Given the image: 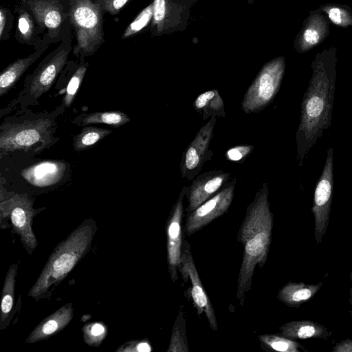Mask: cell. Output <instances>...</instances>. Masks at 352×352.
I'll list each match as a JSON object with an SVG mask.
<instances>
[{"label":"cell","instance_id":"cell-7","mask_svg":"<svg viewBox=\"0 0 352 352\" xmlns=\"http://www.w3.org/2000/svg\"><path fill=\"white\" fill-rule=\"evenodd\" d=\"M25 3L38 25L45 30L41 45L60 42L72 32L68 0H28Z\"/></svg>","mask_w":352,"mask_h":352},{"label":"cell","instance_id":"cell-16","mask_svg":"<svg viewBox=\"0 0 352 352\" xmlns=\"http://www.w3.org/2000/svg\"><path fill=\"white\" fill-rule=\"evenodd\" d=\"M230 174L222 170H210L197 175L187 186L188 205L185 210L188 213L214 196L230 182Z\"/></svg>","mask_w":352,"mask_h":352},{"label":"cell","instance_id":"cell-40","mask_svg":"<svg viewBox=\"0 0 352 352\" xmlns=\"http://www.w3.org/2000/svg\"><path fill=\"white\" fill-rule=\"evenodd\" d=\"M28 1V0H20V2L23 3V2H25V1Z\"/></svg>","mask_w":352,"mask_h":352},{"label":"cell","instance_id":"cell-38","mask_svg":"<svg viewBox=\"0 0 352 352\" xmlns=\"http://www.w3.org/2000/svg\"><path fill=\"white\" fill-rule=\"evenodd\" d=\"M333 352H352V339H344L336 343L333 347Z\"/></svg>","mask_w":352,"mask_h":352},{"label":"cell","instance_id":"cell-30","mask_svg":"<svg viewBox=\"0 0 352 352\" xmlns=\"http://www.w3.org/2000/svg\"><path fill=\"white\" fill-rule=\"evenodd\" d=\"M130 121L129 117L119 111L94 112L83 117L81 124H105L113 126H120Z\"/></svg>","mask_w":352,"mask_h":352},{"label":"cell","instance_id":"cell-37","mask_svg":"<svg viewBox=\"0 0 352 352\" xmlns=\"http://www.w3.org/2000/svg\"><path fill=\"white\" fill-rule=\"evenodd\" d=\"M103 13L116 15L130 0H94Z\"/></svg>","mask_w":352,"mask_h":352},{"label":"cell","instance_id":"cell-29","mask_svg":"<svg viewBox=\"0 0 352 352\" xmlns=\"http://www.w3.org/2000/svg\"><path fill=\"white\" fill-rule=\"evenodd\" d=\"M112 133L107 129L86 126L74 138V148L76 151L85 150Z\"/></svg>","mask_w":352,"mask_h":352},{"label":"cell","instance_id":"cell-32","mask_svg":"<svg viewBox=\"0 0 352 352\" xmlns=\"http://www.w3.org/2000/svg\"><path fill=\"white\" fill-rule=\"evenodd\" d=\"M153 16V3L144 8L124 30L122 39H126L139 34L151 23Z\"/></svg>","mask_w":352,"mask_h":352},{"label":"cell","instance_id":"cell-14","mask_svg":"<svg viewBox=\"0 0 352 352\" xmlns=\"http://www.w3.org/2000/svg\"><path fill=\"white\" fill-rule=\"evenodd\" d=\"M217 117L212 116L197 133L182 153L180 173L183 179L192 180L202 169L204 164L212 159L209 146L213 137Z\"/></svg>","mask_w":352,"mask_h":352},{"label":"cell","instance_id":"cell-6","mask_svg":"<svg viewBox=\"0 0 352 352\" xmlns=\"http://www.w3.org/2000/svg\"><path fill=\"white\" fill-rule=\"evenodd\" d=\"M38 211L33 208V202L25 194H16L8 199L1 201V228L10 227L19 235L21 243L28 254L31 255L38 245L37 239L32 230V221Z\"/></svg>","mask_w":352,"mask_h":352},{"label":"cell","instance_id":"cell-10","mask_svg":"<svg viewBox=\"0 0 352 352\" xmlns=\"http://www.w3.org/2000/svg\"><path fill=\"white\" fill-rule=\"evenodd\" d=\"M333 148L329 147L322 173L316 185L311 208L314 219V238L317 244L321 243L329 222L333 190Z\"/></svg>","mask_w":352,"mask_h":352},{"label":"cell","instance_id":"cell-26","mask_svg":"<svg viewBox=\"0 0 352 352\" xmlns=\"http://www.w3.org/2000/svg\"><path fill=\"white\" fill-rule=\"evenodd\" d=\"M261 346L267 351L279 352H300L303 348L299 342L281 334H263L258 336Z\"/></svg>","mask_w":352,"mask_h":352},{"label":"cell","instance_id":"cell-35","mask_svg":"<svg viewBox=\"0 0 352 352\" xmlns=\"http://www.w3.org/2000/svg\"><path fill=\"white\" fill-rule=\"evenodd\" d=\"M254 148V146L250 144L236 145L226 151V157L229 161L242 163Z\"/></svg>","mask_w":352,"mask_h":352},{"label":"cell","instance_id":"cell-34","mask_svg":"<svg viewBox=\"0 0 352 352\" xmlns=\"http://www.w3.org/2000/svg\"><path fill=\"white\" fill-rule=\"evenodd\" d=\"M14 23V15L10 9L1 6L0 9V41L9 38Z\"/></svg>","mask_w":352,"mask_h":352},{"label":"cell","instance_id":"cell-39","mask_svg":"<svg viewBox=\"0 0 352 352\" xmlns=\"http://www.w3.org/2000/svg\"><path fill=\"white\" fill-rule=\"evenodd\" d=\"M349 278H350V280L351 283V287L349 289V294H350L349 303L352 307V272H351L349 274Z\"/></svg>","mask_w":352,"mask_h":352},{"label":"cell","instance_id":"cell-41","mask_svg":"<svg viewBox=\"0 0 352 352\" xmlns=\"http://www.w3.org/2000/svg\"><path fill=\"white\" fill-rule=\"evenodd\" d=\"M253 1H254V0H248V2H249L250 3H252Z\"/></svg>","mask_w":352,"mask_h":352},{"label":"cell","instance_id":"cell-9","mask_svg":"<svg viewBox=\"0 0 352 352\" xmlns=\"http://www.w3.org/2000/svg\"><path fill=\"white\" fill-rule=\"evenodd\" d=\"M179 272L184 282L190 281V285L185 293H188L186 296L190 297L197 315L201 316L204 314L212 330L217 331L218 322L213 306L199 276L190 245L186 239L182 243Z\"/></svg>","mask_w":352,"mask_h":352},{"label":"cell","instance_id":"cell-31","mask_svg":"<svg viewBox=\"0 0 352 352\" xmlns=\"http://www.w3.org/2000/svg\"><path fill=\"white\" fill-rule=\"evenodd\" d=\"M85 56L78 58L79 63L76 65L74 72L66 87L65 95L63 98V104L65 107H68L72 104L82 82L89 65V63L85 61Z\"/></svg>","mask_w":352,"mask_h":352},{"label":"cell","instance_id":"cell-27","mask_svg":"<svg viewBox=\"0 0 352 352\" xmlns=\"http://www.w3.org/2000/svg\"><path fill=\"white\" fill-rule=\"evenodd\" d=\"M189 351L185 313L181 308L173 326L167 352H189Z\"/></svg>","mask_w":352,"mask_h":352},{"label":"cell","instance_id":"cell-20","mask_svg":"<svg viewBox=\"0 0 352 352\" xmlns=\"http://www.w3.org/2000/svg\"><path fill=\"white\" fill-rule=\"evenodd\" d=\"M66 164L58 160L43 161L21 172L23 177L36 187H47L58 183L63 177Z\"/></svg>","mask_w":352,"mask_h":352},{"label":"cell","instance_id":"cell-24","mask_svg":"<svg viewBox=\"0 0 352 352\" xmlns=\"http://www.w3.org/2000/svg\"><path fill=\"white\" fill-rule=\"evenodd\" d=\"M18 264L11 265L6 274L1 301L0 329H5L10 322L14 302V291Z\"/></svg>","mask_w":352,"mask_h":352},{"label":"cell","instance_id":"cell-18","mask_svg":"<svg viewBox=\"0 0 352 352\" xmlns=\"http://www.w3.org/2000/svg\"><path fill=\"white\" fill-rule=\"evenodd\" d=\"M73 316L72 303L65 304L38 323L25 342L35 343L49 338L63 330L72 321Z\"/></svg>","mask_w":352,"mask_h":352},{"label":"cell","instance_id":"cell-4","mask_svg":"<svg viewBox=\"0 0 352 352\" xmlns=\"http://www.w3.org/2000/svg\"><path fill=\"white\" fill-rule=\"evenodd\" d=\"M69 21L76 38L72 53L78 58L95 54L105 42L103 12L94 0H68Z\"/></svg>","mask_w":352,"mask_h":352},{"label":"cell","instance_id":"cell-21","mask_svg":"<svg viewBox=\"0 0 352 352\" xmlns=\"http://www.w3.org/2000/svg\"><path fill=\"white\" fill-rule=\"evenodd\" d=\"M279 329L280 334L292 340L327 339L332 334L323 324L310 320L287 322Z\"/></svg>","mask_w":352,"mask_h":352},{"label":"cell","instance_id":"cell-17","mask_svg":"<svg viewBox=\"0 0 352 352\" xmlns=\"http://www.w3.org/2000/svg\"><path fill=\"white\" fill-rule=\"evenodd\" d=\"M329 34V20L318 10L309 12L294 40V48L305 53L323 42Z\"/></svg>","mask_w":352,"mask_h":352},{"label":"cell","instance_id":"cell-3","mask_svg":"<svg viewBox=\"0 0 352 352\" xmlns=\"http://www.w3.org/2000/svg\"><path fill=\"white\" fill-rule=\"evenodd\" d=\"M97 226L86 219L55 247L28 296L38 300L50 298L58 286L89 252Z\"/></svg>","mask_w":352,"mask_h":352},{"label":"cell","instance_id":"cell-36","mask_svg":"<svg viewBox=\"0 0 352 352\" xmlns=\"http://www.w3.org/2000/svg\"><path fill=\"white\" fill-rule=\"evenodd\" d=\"M153 350L152 346L149 340L146 339L142 340H131L125 342L120 346L116 352H150Z\"/></svg>","mask_w":352,"mask_h":352},{"label":"cell","instance_id":"cell-15","mask_svg":"<svg viewBox=\"0 0 352 352\" xmlns=\"http://www.w3.org/2000/svg\"><path fill=\"white\" fill-rule=\"evenodd\" d=\"M187 192L184 186L172 207L166 225L167 263L170 279L175 283L179 278V265L181 261L182 239V219L184 217V198Z\"/></svg>","mask_w":352,"mask_h":352},{"label":"cell","instance_id":"cell-11","mask_svg":"<svg viewBox=\"0 0 352 352\" xmlns=\"http://www.w3.org/2000/svg\"><path fill=\"white\" fill-rule=\"evenodd\" d=\"M73 47L71 32L41 62L30 83V93L32 97L39 98L52 87L58 76L65 67Z\"/></svg>","mask_w":352,"mask_h":352},{"label":"cell","instance_id":"cell-25","mask_svg":"<svg viewBox=\"0 0 352 352\" xmlns=\"http://www.w3.org/2000/svg\"><path fill=\"white\" fill-rule=\"evenodd\" d=\"M193 107L197 113H201L204 120L212 116H226L224 102L217 89L200 94L194 100Z\"/></svg>","mask_w":352,"mask_h":352},{"label":"cell","instance_id":"cell-28","mask_svg":"<svg viewBox=\"0 0 352 352\" xmlns=\"http://www.w3.org/2000/svg\"><path fill=\"white\" fill-rule=\"evenodd\" d=\"M318 10L338 27L347 28L352 26V10L347 5L329 3L322 5Z\"/></svg>","mask_w":352,"mask_h":352},{"label":"cell","instance_id":"cell-12","mask_svg":"<svg viewBox=\"0 0 352 352\" xmlns=\"http://www.w3.org/2000/svg\"><path fill=\"white\" fill-rule=\"evenodd\" d=\"M236 182L234 177L214 196L186 214L184 231L187 236L198 232L228 210L234 198Z\"/></svg>","mask_w":352,"mask_h":352},{"label":"cell","instance_id":"cell-5","mask_svg":"<svg viewBox=\"0 0 352 352\" xmlns=\"http://www.w3.org/2000/svg\"><path fill=\"white\" fill-rule=\"evenodd\" d=\"M285 70L284 56L266 63L244 94L241 108L245 113H257L272 103L280 89Z\"/></svg>","mask_w":352,"mask_h":352},{"label":"cell","instance_id":"cell-23","mask_svg":"<svg viewBox=\"0 0 352 352\" xmlns=\"http://www.w3.org/2000/svg\"><path fill=\"white\" fill-rule=\"evenodd\" d=\"M322 285V282L317 284L289 282L278 290L277 298L287 306L296 308L311 300Z\"/></svg>","mask_w":352,"mask_h":352},{"label":"cell","instance_id":"cell-22","mask_svg":"<svg viewBox=\"0 0 352 352\" xmlns=\"http://www.w3.org/2000/svg\"><path fill=\"white\" fill-rule=\"evenodd\" d=\"M50 45H43L28 56L20 58L6 67L0 75V96L6 94L24 72L47 50Z\"/></svg>","mask_w":352,"mask_h":352},{"label":"cell","instance_id":"cell-8","mask_svg":"<svg viewBox=\"0 0 352 352\" xmlns=\"http://www.w3.org/2000/svg\"><path fill=\"white\" fill-rule=\"evenodd\" d=\"M51 129L52 123L45 118L10 125L1 131L0 149L2 152L28 151L35 146L42 149L51 140Z\"/></svg>","mask_w":352,"mask_h":352},{"label":"cell","instance_id":"cell-13","mask_svg":"<svg viewBox=\"0 0 352 352\" xmlns=\"http://www.w3.org/2000/svg\"><path fill=\"white\" fill-rule=\"evenodd\" d=\"M197 0H153V16L150 31L153 36L185 29L190 9Z\"/></svg>","mask_w":352,"mask_h":352},{"label":"cell","instance_id":"cell-2","mask_svg":"<svg viewBox=\"0 0 352 352\" xmlns=\"http://www.w3.org/2000/svg\"><path fill=\"white\" fill-rule=\"evenodd\" d=\"M267 184L256 193L247 208L239 230L237 241L243 246V255L237 278L236 296L241 306L251 289L256 267L267 261L272 241L274 214L270 210Z\"/></svg>","mask_w":352,"mask_h":352},{"label":"cell","instance_id":"cell-33","mask_svg":"<svg viewBox=\"0 0 352 352\" xmlns=\"http://www.w3.org/2000/svg\"><path fill=\"white\" fill-rule=\"evenodd\" d=\"M84 342L90 346L98 347L107 335V327L102 322H88L82 328Z\"/></svg>","mask_w":352,"mask_h":352},{"label":"cell","instance_id":"cell-1","mask_svg":"<svg viewBox=\"0 0 352 352\" xmlns=\"http://www.w3.org/2000/svg\"><path fill=\"white\" fill-rule=\"evenodd\" d=\"M337 49L331 46L316 54L308 87L300 105L295 140L301 168L311 148L331 124L336 81Z\"/></svg>","mask_w":352,"mask_h":352},{"label":"cell","instance_id":"cell-19","mask_svg":"<svg viewBox=\"0 0 352 352\" xmlns=\"http://www.w3.org/2000/svg\"><path fill=\"white\" fill-rule=\"evenodd\" d=\"M14 11L16 14V41L22 45L33 46L34 50L42 46L40 35L45 34V30L38 25L26 3L20 2L15 6Z\"/></svg>","mask_w":352,"mask_h":352}]
</instances>
